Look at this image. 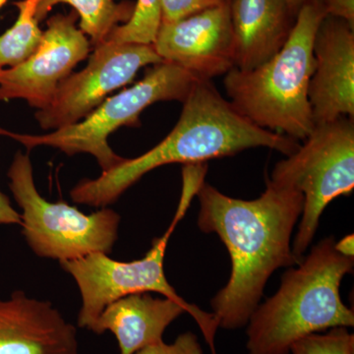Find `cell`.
<instances>
[{"instance_id": "obj_1", "label": "cell", "mask_w": 354, "mask_h": 354, "mask_svg": "<svg viewBox=\"0 0 354 354\" xmlns=\"http://www.w3.org/2000/svg\"><path fill=\"white\" fill-rule=\"evenodd\" d=\"M196 196L198 227L218 234L232 261L227 286L212 299L213 314L218 328L239 329L260 304L270 277L279 268L300 263L290 241L304 211V194L269 178L265 192L255 200L227 196L205 183Z\"/></svg>"}, {"instance_id": "obj_2", "label": "cell", "mask_w": 354, "mask_h": 354, "mask_svg": "<svg viewBox=\"0 0 354 354\" xmlns=\"http://www.w3.org/2000/svg\"><path fill=\"white\" fill-rule=\"evenodd\" d=\"M183 113L169 134L142 156L127 158L95 179H82L70 191L72 201L106 208L153 169L171 164H201L247 149L266 147L290 156L297 140L263 129L242 115L211 80L199 79L183 102Z\"/></svg>"}, {"instance_id": "obj_3", "label": "cell", "mask_w": 354, "mask_h": 354, "mask_svg": "<svg viewBox=\"0 0 354 354\" xmlns=\"http://www.w3.org/2000/svg\"><path fill=\"white\" fill-rule=\"evenodd\" d=\"M335 243L328 237L313 246L285 272L277 293L258 305L247 324L249 354H290L306 335L353 327V310L342 302L339 288L353 272L354 259L337 252Z\"/></svg>"}, {"instance_id": "obj_4", "label": "cell", "mask_w": 354, "mask_h": 354, "mask_svg": "<svg viewBox=\"0 0 354 354\" xmlns=\"http://www.w3.org/2000/svg\"><path fill=\"white\" fill-rule=\"evenodd\" d=\"M328 16L322 0H306L285 46L271 59L249 70L234 67L223 85L230 102L263 129L304 140L313 130L308 99L313 75L314 39Z\"/></svg>"}, {"instance_id": "obj_5", "label": "cell", "mask_w": 354, "mask_h": 354, "mask_svg": "<svg viewBox=\"0 0 354 354\" xmlns=\"http://www.w3.org/2000/svg\"><path fill=\"white\" fill-rule=\"evenodd\" d=\"M197 191L194 181H183V194L174 220L167 232L153 241L152 248L142 259L121 262L111 259L109 254L94 253L59 263L75 281L80 292L81 307L77 319L79 327L92 330L104 308L120 298L134 293L157 292L185 307L201 329L212 353L216 354L215 337L218 325L215 315L179 297L167 281L164 270L167 244Z\"/></svg>"}, {"instance_id": "obj_6", "label": "cell", "mask_w": 354, "mask_h": 354, "mask_svg": "<svg viewBox=\"0 0 354 354\" xmlns=\"http://www.w3.org/2000/svg\"><path fill=\"white\" fill-rule=\"evenodd\" d=\"M198 80L187 70L162 62L155 64L138 83L104 100L75 124L41 135L8 131L6 137L28 151L44 146L57 149L69 157L90 153L102 172L109 171L124 160L109 145V135L122 127H140V114L156 102H183Z\"/></svg>"}, {"instance_id": "obj_7", "label": "cell", "mask_w": 354, "mask_h": 354, "mask_svg": "<svg viewBox=\"0 0 354 354\" xmlns=\"http://www.w3.org/2000/svg\"><path fill=\"white\" fill-rule=\"evenodd\" d=\"M7 177L21 209L23 236L37 256L62 263L113 251L121 221L114 209L106 207L87 215L66 202L44 199L35 183L29 153L20 151Z\"/></svg>"}, {"instance_id": "obj_8", "label": "cell", "mask_w": 354, "mask_h": 354, "mask_svg": "<svg viewBox=\"0 0 354 354\" xmlns=\"http://www.w3.org/2000/svg\"><path fill=\"white\" fill-rule=\"evenodd\" d=\"M304 145L272 169L271 180L304 194V211L292 252L301 262L318 228L324 209L354 188V120L342 116L314 127Z\"/></svg>"}, {"instance_id": "obj_9", "label": "cell", "mask_w": 354, "mask_h": 354, "mask_svg": "<svg viewBox=\"0 0 354 354\" xmlns=\"http://www.w3.org/2000/svg\"><path fill=\"white\" fill-rule=\"evenodd\" d=\"M162 62L152 44H116L95 46L87 66L60 84L55 97L35 118L44 130L60 129L84 120L111 94L131 82L140 69Z\"/></svg>"}, {"instance_id": "obj_10", "label": "cell", "mask_w": 354, "mask_h": 354, "mask_svg": "<svg viewBox=\"0 0 354 354\" xmlns=\"http://www.w3.org/2000/svg\"><path fill=\"white\" fill-rule=\"evenodd\" d=\"M78 19L75 11L48 18L31 57L12 68L0 70V102L24 100L37 111L50 104L60 84L91 51L88 37L77 27Z\"/></svg>"}, {"instance_id": "obj_11", "label": "cell", "mask_w": 354, "mask_h": 354, "mask_svg": "<svg viewBox=\"0 0 354 354\" xmlns=\"http://www.w3.org/2000/svg\"><path fill=\"white\" fill-rule=\"evenodd\" d=\"M153 46L162 62L203 80L225 75L234 67L230 0L176 22L162 23Z\"/></svg>"}, {"instance_id": "obj_12", "label": "cell", "mask_w": 354, "mask_h": 354, "mask_svg": "<svg viewBox=\"0 0 354 354\" xmlns=\"http://www.w3.org/2000/svg\"><path fill=\"white\" fill-rule=\"evenodd\" d=\"M313 75L308 99L314 125L354 118V27L326 16L313 44Z\"/></svg>"}, {"instance_id": "obj_13", "label": "cell", "mask_w": 354, "mask_h": 354, "mask_svg": "<svg viewBox=\"0 0 354 354\" xmlns=\"http://www.w3.org/2000/svg\"><path fill=\"white\" fill-rule=\"evenodd\" d=\"M0 354H78L77 330L48 300L0 297Z\"/></svg>"}, {"instance_id": "obj_14", "label": "cell", "mask_w": 354, "mask_h": 354, "mask_svg": "<svg viewBox=\"0 0 354 354\" xmlns=\"http://www.w3.org/2000/svg\"><path fill=\"white\" fill-rule=\"evenodd\" d=\"M297 13L288 0H230L234 36V67L255 68L283 48Z\"/></svg>"}, {"instance_id": "obj_15", "label": "cell", "mask_w": 354, "mask_h": 354, "mask_svg": "<svg viewBox=\"0 0 354 354\" xmlns=\"http://www.w3.org/2000/svg\"><path fill=\"white\" fill-rule=\"evenodd\" d=\"M184 313L185 307L169 298L134 293L108 305L91 330L97 335L113 333L120 354H134L162 341L167 328Z\"/></svg>"}, {"instance_id": "obj_16", "label": "cell", "mask_w": 354, "mask_h": 354, "mask_svg": "<svg viewBox=\"0 0 354 354\" xmlns=\"http://www.w3.org/2000/svg\"><path fill=\"white\" fill-rule=\"evenodd\" d=\"M60 3L75 10L80 19L79 29L90 38L94 48L106 41L116 27L128 22L135 9V2L129 0L120 3L115 0H39L37 20L46 19L51 9Z\"/></svg>"}, {"instance_id": "obj_17", "label": "cell", "mask_w": 354, "mask_h": 354, "mask_svg": "<svg viewBox=\"0 0 354 354\" xmlns=\"http://www.w3.org/2000/svg\"><path fill=\"white\" fill-rule=\"evenodd\" d=\"M39 0L14 2L18 17L12 27L0 36V70L24 62L39 48L44 31L36 18Z\"/></svg>"}, {"instance_id": "obj_18", "label": "cell", "mask_w": 354, "mask_h": 354, "mask_svg": "<svg viewBox=\"0 0 354 354\" xmlns=\"http://www.w3.org/2000/svg\"><path fill=\"white\" fill-rule=\"evenodd\" d=\"M160 24V0H137L130 20L116 27L106 41L153 46Z\"/></svg>"}, {"instance_id": "obj_19", "label": "cell", "mask_w": 354, "mask_h": 354, "mask_svg": "<svg viewBox=\"0 0 354 354\" xmlns=\"http://www.w3.org/2000/svg\"><path fill=\"white\" fill-rule=\"evenodd\" d=\"M290 354H354V335L346 327L315 333L295 342Z\"/></svg>"}, {"instance_id": "obj_20", "label": "cell", "mask_w": 354, "mask_h": 354, "mask_svg": "<svg viewBox=\"0 0 354 354\" xmlns=\"http://www.w3.org/2000/svg\"><path fill=\"white\" fill-rule=\"evenodd\" d=\"M227 0H160L162 23L176 22L205 9L218 6Z\"/></svg>"}, {"instance_id": "obj_21", "label": "cell", "mask_w": 354, "mask_h": 354, "mask_svg": "<svg viewBox=\"0 0 354 354\" xmlns=\"http://www.w3.org/2000/svg\"><path fill=\"white\" fill-rule=\"evenodd\" d=\"M134 354H204L196 335L186 332L179 335L172 344L164 341L147 346Z\"/></svg>"}, {"instance_id": "obj_22", "label": "cell", "mask_w": 354, "mask_h": 354, "mask_svg": "<svg viewBox=\"0 0 354 354\" xmlns=\"http://www.w3.org/2000/svg\"><path fill=\"white\" fill-rule=\"evenodd\" d=\"M328 16L346 21L354 27V0H322Z\"/></svg>"}, {"instance_id": "obj_23", "label": "cell", "mask_w": 354, "mask_h": 354, "mask_svg": "<svg viewBox=\"0 0 354 354\" xmlns=\"http://www.w3.org/2000/svg\"><path fill=\"white\" fill-rule=\"evenodd\" d=\"M21 225L20 213L16 211L8 196L0 189V225Z\"/></svg>"}, {"instance_id": "obj_24", "label": "cell", "mask_w": 354, "mask_h": 354, "mask_svg": "<svg viewBox=\"0 0 354 354\" xmlns=\"http://www.w3.org/2000/svg\"><path fill=\"white\" fill-rule=\"evenodd\" d=\"M335 249L344 257H354V237L353 234L346 235L341 241L335 242Z\"/></svg>"}, {"instance_id": "obj_25", "label": "cell", "mask_w": 354, "mask_h": 354, "mask_svg": "<svg viewBox=\"0 0 354 354\" xmlns=\"http://www.w3.org/2000/svg\"><path fill=\"white\" fill-rule=\"evenodd\" d=\"M305 1H306V0H288V3H290L291 9H292L295 13H298L300 7L304 6Z\"/></svg>"}, {"instance_id": "obj_26", "label": "cell", "mask_w": 354, "mask_h": 354, "mask_svg": "<svg viewBox=\"0 0 354 354\" xmlns=\"http://www.w3.org/2000/svg\"><path fill=\"white\" fill-rule=\"evenodd\" d=\"M7 132H8V130L0 127V136H7Z\"/></svg>"}, {"instance_id": "obj_27", "label": "cell", "mask_w": 354, "mask_h": 354, "mask_svg": "<svg viewBox=\"0 0 354 354\" xmlns=\"http://www.w3.org/2000/svg\"><path fill=\"white\" fill-rule=\"evenodd\" d=\"M7 1H8V0H0V9H1L2 7L6 6Z\"/></svg>"}]
</instances>
